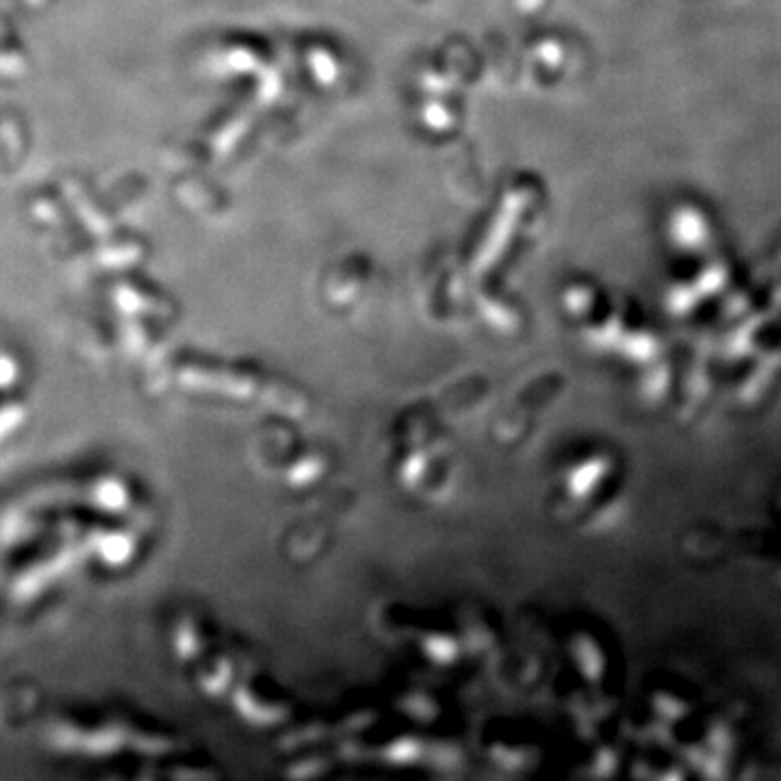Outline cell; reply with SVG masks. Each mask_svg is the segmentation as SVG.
I'll return each instance as SVG.
<instances>
[{"label":"cell","mask_w":781,"mask_h":781,"mask_svg":"<svg viewBox=\"0 0 781 781\" xmlns=\"http://www.w3.org/2000/svg\"><path fill=\"white\" fill-rule=\"evenodd\" d=\"M623 456L606 445L591 443L571 449L551 478V508L575 530H595L610 523L621 508L628 471Z\"/></svg>","instance_id":"cell-1"}]
</instances>
